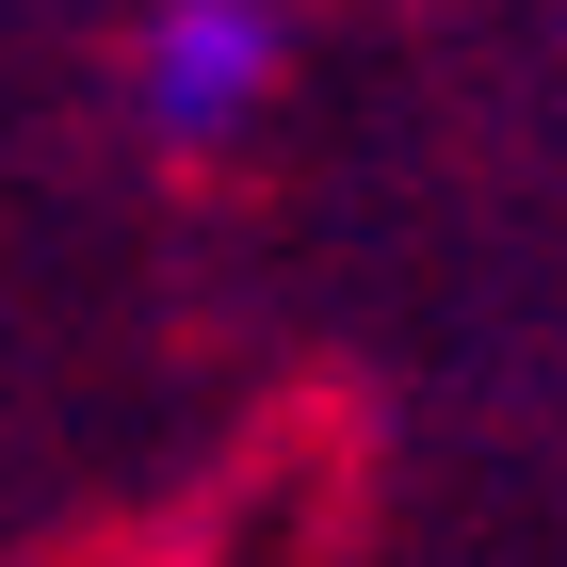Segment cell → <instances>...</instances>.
<instances>
[{"label": "cell", "mask_w": 567, "mask_h": 567, "mask_svg": "<svg viewBox=\"0 0 567 567\" xmlns=\"http://www.w3.org/2000/svg\"><path fill=\"white\" fill-rule=\"evenodd\" d=\"M131 97L163 146H227L276 97V0H163L131 49Z\"/></svg>", "instance_id": "cell-1"}]
</instances>
